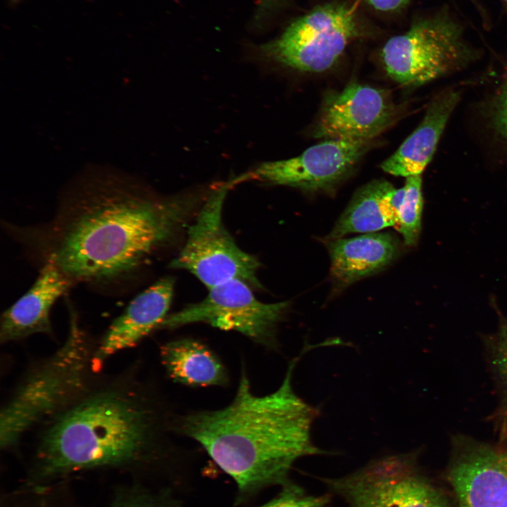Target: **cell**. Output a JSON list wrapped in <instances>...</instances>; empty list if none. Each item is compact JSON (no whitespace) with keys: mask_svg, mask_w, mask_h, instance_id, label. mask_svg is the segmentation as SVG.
I'll return each mask as SVG.
<instances>
[{"mask_svg":"<svg viewBox=\"0 0 507 507\" xmlns=\"http://www.w3.org/2000/svg\"><path fill=\"white\" fill-rule=\"evenodd\" d=\"M494 121L497 130L507 140V79L502 85L496 100Z\"/></svg>","mask_w":507,"mask_h":507,"instance_id":"603a6c76","label":"cell"},{"mask_svg":"<svg viewBox=\"0 0 507 507\" xmlns=\"http://www.w3.org/2000/svg\"><path fill=\"white\" fill-rule=\"evenodd\" d=\"M458 100L459 94L453 90L444 92L437 96L428 106L418 127L391 156L382 162V170L405 177L421 175L432 159Z\"/></svg>","mask_w":507,"mask_h":507,"instance_id":"2e32d148","label":"cell"},{"mask_svg":"<svg viewBox=\"0 0 507 507\" xmlns=\"http://www.w3.org/2000/svg\"><path fill=\"white\" fill-rule=\"evenodd\" d=\"M507 3V0H504Z\"/></svg>","mask_w":507,"mask_h":507,"instance_id":"f1b7e54d","label":"cell"},{"mask_svg":"<svg viewBox=\"0 0 507 507\" xmlns=\"http://www.w3.org/2000/svg\"><path fill=\"white\" fill-rule=\"evenodd\" d=\"M330 275L339 287L349 286L389 265L399 253L397 239L387 232H370L327 241Z\"/></svg>","mask_w":507,"mask_h":507,"instance_id":"9a60e30c","label":"cell"},{"mask_svg":"<svg viewBox=\"0 0 507 507\" xmlns=\"http://www.w3.org/2000/svg\"><path fill=\"white\" fill-rule=\"evenodd\" d=\"M396 113L386 91L352 82L325 96L313 135L323 140L373 141L393 123Z\"/></svg>","mask_w":507,"mask_h":507,"instance_id":"8fae6325","label":"cell"},{"mask_svg":"<svg viewBox=\"0 0 507 507\" xmlns=\"http://www.w3.org/2000/svg\"><path fill=\"white\" fill-rule=\"evenodd\" d=\"M439 507H450L447 502L444 500Z\"/></svg>","mask_w":507,"mask_h":507,"instance_id":"4316f807","label":"cell"},{"mask_svg":"<svg viewBox=\"0 0 507 507\" xmlns=\"http://www.w3.org/2000/svg\"><path fill=\"white\" fill-rule=\"evenodd\" d=\"M51 259H46L35 283L2 314L1 343L17 341L36 333H51V309L73 284Z\"/></svg>","mask_w":507,"mask_h":507,"instance_id":"5bb4252c","label":"cell"},{"mask_svg":"<svg viewBox=\"0 0 507 507\" xmlns=\"http://www.w3.org/2000/svg\"><path fill=\"white\" fill-rule=\"evenodd\" d=\"M448 479L459 507H507V446L454 435Z\"/></svg>","mask_w":507,"mask_h":507,"instance_id":"7c38bea8","label":"cell"},{"mask_svg":"<svg viewBox=\"0 0 507 507\" xmlns=\"http://www.w3.org/2000/svg\"><path fill=\"white\" fill-rule=\"evenodd\" d=\"M292 360L280 387L256 396L244 370L232 401L215 411L182 417L177 429L199 443L213 461L235 481L242 494L283 484L294 462L320 453L311 440L319 411L294 392Z\"/></svg>","mask_w":507,"mask_h":507,"instance_id":"3957f363","label":"cell"},{"mask_svg":"<svg viewBox=\"0 0 507 507\" xmlns=\"http://www.w3.org/2000/svg\"><path fill=\"white\" fill-rule=\"evenodd\" d=\"M174 292V280L165 277L138 294L108 327L96 344L94 363L100 370L110 356L135 346L166 318Z\"/></svg>","mask_w":507,"mask_h":507,"instance_id":"4fadbf2b","label":"cell"},{"mask_svg":"<svg viewBox=\"0 0 507 507\" xmlns=\"http://www.w3.org/2000/svg\"><path fill=\"white\" fill-rule=\"evenodd\" d=\"M161 360L175 382L192 387L225 386L227 373L218 357L193 339L167 342L160 349Z\"/></svg>","mask_w":507,"mask_h":507,"instance_id":"ac0fdd59","label":"cell"},{"mask_svg":"<svg viewBox=\"0 0 507 507\" xmlns=\"http://www.w3.org/2000/svg\"><path fill=\"white\" fill-rule=\"evenodd\" d=\"M396 188L384 179L374 180L358 189L340 215L327 241L351 233H370L395 226L393 205Z\"/></svg>","mask_w":507,"mask_h":507,"instance_id":"e0dca14e","label":"cell"},{"mask_svg":"<svg viewBox=\"0 0 507 507\" xmlns=\"http://www.w3.org/2000/svg\"><path fill=\"white\" fill-rule=\"evenodd\" d=\"M283 0H258L256 18L258 21L265 20L282 4Z\"/></svg>","mask_w":507,"mask_h":507,"instance_id":"484cf974","label":"cell"},{"mask_svg":"<svg viewBox=\"0 0 507 507\" xmlns=\"http://www.w3.org/2000/svg\"><path fill=\"white\" fill-rule=\"evenodd\" d=\"M500 443L507 442V407L497 408L489 417Z\"/></svg>","mask_w":507,"mask_h":507,"instance_id":"cb8c5ba5","label":"cell"},{"mask_svg":"<svg viewBox=\"0 0 507 507\" xmlns=\"http://www.w3.org/2000/svg\"><path fill=\"white\" fill-rule=\"evenodd\" d=\"M403 189L394 227L401 235L404 244L412 246L417 244L421 231L423 208L421 175L407 177Z\"/></svg>","mask_w":507,"mask_h":507,"instance_id":"d6986e66","label":"cell"},{"mask_svg":"<svg viewBox=\"0 0 507 507\" xmlns=\"http://www.w3.org/2000/svg\"><path fill=\"white\" fill-rule=\"evenodd\" d=\"M208 291L202 301L167 315L158 328L170 330L203 323L220 330L237 331L267 348H277L276 330L288 310L289 301L261 302L246 282L238 279Z\"/></svg>","mask_w":507,"mask_h":507,"instance_id":"ba28073f","label":"cell"},{"mask_svg":"<svg viewBox=\"0 0 507 507\" xmlns=\"http://www.w3.org/2000/svg\"><path fill=\"white\" fill-rule=\"evenodd\" d=\"M370 6L380 11H394L405 6L410 0H365Z\"/></svg>","mask_w":507,"mask_h":507,"instance_id":"d4e9b609","label":"cell"},{"mask_svg":"<svg viewBox=\"0 0 507 507\" xmlns=\"http://www.w3.org/2000/svg\"><path fill=\"white\" fill-rule=\"evenodd\" d=\"M158 405L130 371L90 378L39 427L29 474L34 484L93 470L133 471L154 456Z\"/></svg>","mask_w":507,"mask_h":507,"instance_id":"7a4b0ae2","label":"cell"},{"mask_svg":"<svg viewBox=\"0 0 507 507\" xmlns=\"http://www.w3.org/2000/svg\"><path fill=\"white\" fill-rule=\"evenodd\" d=\"M327 498L303 494L298 489L287 487L276 498L261 507H323Z\"/></svg>","mask_w":507,"mask_h":507,"instance_id":"7402d4cb","label":"cell"},{"mask_svg":"<svg viewBox=\"0 0 507 507\" xmlns=\"http://www.w3.org/2000/svg\"><path fill=\"white\" fill-rule=\"evenodd\" d=\"M96 346L71 315L65 342L25 373L0 413V446L10 450L23 436L66 404L99 372Z\"/></svg>","mask_w":507,"mask_h":507,"instance_id":"277c9868","label":"cell"},{"mask_svg":"<svg viewBox=\"0 0 507 507\" xmlns=\"http://www.w3.org/2000/svg\"><path fill=\"white\" fill-rule=\"evenodd\" d=\"M111 507H164L157 497L136 486H126L116 491Z\"/></svg>","mask_w":507,"mask_h":507,"instance_id":"44dd1931","label":"cell"},{"mask_svg":"<svg viewBox=\"0 0 507 507\" xmlns=\"http://www.w3.org/2000/svg\"><path fill=\"white\" fill-rule=\"evenodd\" d=\"M362 35L355 8L344 3L318 6L261 47L270 61L303 72L330 68L351 42Z\"/></svg>","mask_w":507,"mask_h":507,"instance_id":"52a82bcc","label":"cell"},{"mask_svg":"<svg viewBox=\"0 0 507 507\" xmlns=\"http://www.w3.org/2000/svg\"><path fill=\"white\" fill-rule=\"evenodd\" d=\"M372 145V141L323 140L298 156L265 162L230 182L256 180L305 191L327 190L346 178Z\"/></svg>","mask_w":507,"mask_h":507,"instance_id":"9c48e42d","label":"cell"},{"mask_svg":"<svg viewBox=\"0 0 507 507\" xmlns=\"http://www.w3.org/2000/svg\"><path fill=\"white\" fill-rule=\"evenodd\" d=\"M20 1H21V0H12V1H13V3H18V2H19Z\"/></svg>","mask_w":507,"mask_h":507,"instance_id":"83f0119b","label":"cell"},{"mask_svg":"<svg viewBox=\"0 0 507 507\" xmlns=\"http://www.w3.org/2000/svg\"><path fill=\"white\" fill-rule=\"evenodd\" d=\"M230 187L227 182L211 192L189 227L183 248L170 264L190 272L208 289L234 279L260 287L258 261L237 245L223 222L224 201Z\"/></svg>","mask_w":507,"mask_h":507,"instance_id":"8992f818","label":"cell"},{"mask_svg":"<svg viewBox=\"0 0 507 507\" xmlns=\"http://www.w3.org/2000/svg\"><path fill=\"white\" fill-rule=\"evenodd\" d=\"M486 339L489 367L494 379L500 406L507 407V319L500 316L498 329Z\"/></svg>","mask_w":507,"mask_h":507,"instance_id":"ffe728a7","label":"cell"},{"mask_svg":"<svg viewBox=\"0 0 507 507\" xmlns=\"http://www.w3.org/2000/svg\"><path fill=\"white\" fill-rule=\"evenodd\" d=\"M51 233L46 259L73 282L126 276L167 242L186 215V204L139 193L130 176L88 169Z\"/></svg>","mask_w":507,"mask_h":507,"instance_id":"6da1fadb","label":"cell"},{"mask_svg":"<svg viewBox=\"0 0 507 507\" xmlns=\"http://www.w3.org/2000/svg\"><path fill=\"white\" fill-rule=\"evenodd\" d=\"M410 456L374 462L334 485L351 507H439L444 499L413 470Z\"/></svg>","mask_w":507,"mask_h":507,"instance_id":"30bf717a","label":"cell"},{"mask_svg":"<svg viewBox=\"0 0 507 507\" xmlns=\"http://www.w3.org/2000/svg\"><path fill=\"white\" fill-rule=\"evenodd\" d=\"M387 75L404 86H419L461 68L473 56L463 30L444 11L413 23L381 51Z\"/></svg>","mask_w":507,"mask_h":507,"instance_id":"5b68a950","label":"cell"}]
</instances>
